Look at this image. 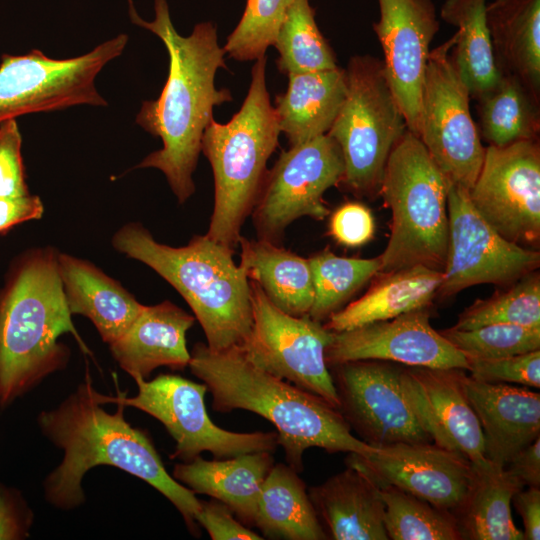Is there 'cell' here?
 I'll return each mask as SVG.
<instances>
[{
	"instance_id": "obj_42",
	"label": "cell",
	"mask_w": 540,
	"mask_h": 540,
	"mask_svg": "<svg viewBox=\"0 0 540 540\" xmlns=\"http://www.w3.org/2000/svg\"><path fill=\"white\" fill-rule=\"evenodd\" d=\"M195 520L212 540L263 539L262 535L241 523L226 504L214 498L200 500Z\"/></svg>"
},
{
	"instance_id": "obj_31",
	"label": "cell",
	"mask_w": 540,
	"mask_h": 540,
	"mask_svg": "<svg viewBox=\"0 0 540 540\" xmlns=\"http://www.w3.org/2000/svg\"><path fill=\"white\" fill-rule=\"evenodd\" d=\"M488 0H445L441 18L457 28L454 66L469 90L478 99L499 81V71L487 22Z\"/></svg>"
},
{
	"instance_id": "obj_12",
	"label": "cell",
	"mask_w": 540,
	"mask_h": 540,
	"mask_svg": "<svg viewBox=\"0 0 540 540\" xmlns=\"http://www.w3.org/2000/svg\"><path fill=\"white\" fill-rule=\"evenodd\" d=\"M343 174L340 147L328 134L282 151L251 213L258 238L279 244L296 219L323 220L330 212L323 195Z\"/></svg>"
},
{
	"instance_id": "obj_35",
	"label": "cell",
	"mask_w": 540,
	"mask_h": 540,
	"mask_svg": "<svg viewBox=\"0 0 540 540\" xmlns=\"http://www.w3.org/2000/svg\"><path fill=\"white\" fill-rule=\"evenodd\" d=\"M384 526L392 540H460L454 515L391 485H378Z\"/></svg>"
},
{
	"instance_id": "obj_18",
	"label": "cell",
	"mask_w": 540,
	"mask_h": 540,
	"mask_svg": "<svg viewBox=\"0 0 540 540\" xmlns=\"http://www.w3.org/2000/svg\"><path fill=\"white\" fill-rule=\"evenodd\" d=\"M380 18L373 30L381 44L387 79L418 137L421 97L430 44L439 30L433 0H378Z\"/></svg>"
},
{
	"instance_id": "obj_29",
	"label": "cell",
	"mask_w": 540,
	"mask_h": 540,
	"mask_svg": "<svg viewBox=\"0 0 540 540\" xmlns=\"http://www.w3.org/2000/svg\"><path fill=\"white\" fill-rule=\"evenodd\" d=\"M467 495L453 513L462 539L524 540L515 525L511 504L513 496L525 486L505 467L489 460L474 465Z\"/></svg>"
},
{
	"instance_id": "obj_11",
	"label": "cell",
	"mask_w": 540,
	"mask_h": 540,
	"mask_svg": "<svg viewBox=\"0 0 540 540\" xmlns=\"http://www.w3.org/2000/svg\"><path fill=\"white\" fill-rule=\"evenodd\" d=\"M252 327L240 347L265 372L313 393L334 408L338 396L325 359L332 331L306 316L290 315L275 306L262 288L249 280Z\"/></svg>"
},
{
	"instance_id": "obj_19",
	"label": "cell",
	"mask_w": 540,
	"mask_h": 540,
	"mask_svg": "<svg viewBox=\"0 0 540 540\" xmlns=\"http://www.w3.org/2000/svg\"><path fill=\"white\" fill-rule=\"evenodd\" d=\"M464 369L402 365L401 385L433 443L482 465L488 461L478 417L465 392Z\"/></svg>"
},
{
	"instance_id": "obj_6",
	"label": "cell",
	"mask_w": 540,
	"mask_h": 540,
	"mask_svg": "<svg viewBox=\"0 0 540 540\" xmlns=\"http://www.w3.org/2000/svg\"><path fill=\"white\" fill-rule=\"evenodd\" d=\"M280 129L266 86V57L255 60L251 83L239 111L227 123L214 118L201 152L214 177V207L206 235L231 249L258 200L267 162L279 144Z\"/></svg>"
},
{
	"instance_id": "obj_39",
	"label": "cell",
	"mask_w": 540,
	"mask_h": 540,
	"mask_svg": "<svg viewBox=\"0 0 540 540\" xmlns=\"http://www.w3.org/2000/svg\"><path fill=\"white\" fill-rule=\"evenodd\" d=\"M469 376L489 383L540 387V350L497 359H467Z\"/></svg>"
},
{
	"instance_id": "obj_9",
	"label": "cell",
	"mask_w": 540,
	"mask_h": 540,
	"mask_svg": "<svg viewBox=\"0 0 540 540\" xmlns=\"http://www.w3.org/2000/svg\"><path fill=\"white\" fill-rule=\"evenodd\" d=\"M138 393L133 397L119 393L116 397L98 393L100 404L131 406L160 421L175 440L170 459L190 462L202 452L214 459L268 451L278 447L277 432H233L217 426L205 406L206 385L179 375L159 374L154 379H134Z\"/></svg>"
},
{
	"instance_id": "obj_30",
	"label": "cell",
	"mask_w": 540,
	"mask_h": 540,
	"mask_svg": "<svg viewBox=\"0 0 540 540\" xmlns=\"http://www.w3.org/2000/svg\"><path fill=\"white\" fill-rule=\"evenodd\" d=\"M253 527L269 539H328L305 482L287 463H274L268 473L258 497Z\"/></svg>"
},
{
	"instance_id": "obj_40",
	"label": "cell",
	"mask_w": 540,
	"mask_h": 540,
	"mask_svg": "<svg viewBox=\"0 0 540 540\" xmlns=\"http://www.w3.org/2000/svg\"><path fill=\"white\" fill-rule=\"evenodd\" d=\"M22 137L15 118L0 122V197L29 194L21 155Z\"/></svg>"
},
{
	"instance_id": "obj_7",
	"label": "cell",
	"mask_w": 540,
	"mask_h": 540,
	"mask_svg": "<svg viewBox=\"0 0 540 540\" xmlns=\"http://www.w3.org/2000/svg\"><path fill=\"white\" fill-rule=\"evenodd\" d=\"M450 183L419 137L407 130L389 155L379 192L392 214L379 273L416 265L442 272Z\"/></svg>"
},
{
	"instance_id": "obj_5",
	"label": "cell",
	"mask_w": 540,
	"mask_h": 540,
	"mask_svg": "<svg viewBox=\"0 0 540 540\" xmlns=\"http://www.w3.org/2000/svg\"><path fill=\"white\" fill-rule=\"evenodd\" d=\"M113 246L158 273L185 299L216 351L242 345L252 327L250 284L234 250L205 235L186 246L157 242L139 223L116 232Z\"/></svg>"
},
{
	"instance_id": "obj_36",
	"label": "cell",
	"mask_w": 540,
	"mask_h": 540,
	"mask_svg": "<svg viewBox=\"0 0 540 540\" xmlns=\"http://www.w3.org/2000/svg\"><path fill=\"white\" fill-rule=\"evenodd\" d=\"M489 324L540 328V278L536 271L486 299L476 300L452 328L469 330Z\"/></svg>"
},
{
	"instance_id": "obj_10",
	"label": "cell",
	"mask_w": 540,
	"mask_h": 540,
	"mask_svg": "<svg viewBox=\"0 0 540 540\" xmlns=\"http://www.w3.org/2000/svg\"><path fill=\"white\" fill-rule=\"evenodd\" d=\"M453 35L431 50L421 97L418 137L451 183L469 190L481 169L485 147L470 112V93L452 57Z\"/></svg>"
},
{
	"instance_id": "obj_24",
	"label": "cell",
	"mask_w": 540,
	"mask_h": 540,
	"mask_svg": "<svg viewBox=\"0 0 540 540\" xmlns=\"http://www.w3.org/2000/svg\"><path fill=\"white\" fill-rule=\"evenodd\" d=\"M57 262L70 313L89 318L102 340L113 343L131 326L144 305L85 260L57 254Z\"/></svg>"
},
{
	"instance_id": "obj_22",
	"label": "cell",
	"mask_w": 540,
	"mask_h": 540,
	"mask_svg": "<svg viewBox=\"0 0 540 540\" xmlns=\"http://www.w3.org/2000/svg\"><path fill=\"white\" fill-rule=\"evenodd\" d=\"M308 495L328 539L388 540L380 488L360 469L347 466Z\"/></svg>"
},
{
	"instance_id": "obj_14",
	"label": "cell",
	"mask_w": 540,
	"mask_h": 540,
	"mask_svg": "<svg viewBox=\"0 0 540 540\" xmlns=\"http://www.w3.org/2000/svg\"><path fill=\"white\" fill-rule=\"evenodd\" d=\"M338 408L350 429L372 447L432 442L401 385L402 365L355 360L328 366Z\"/></svg>"
},
{
	"instance_id": "obj_8",
	"label": "cell",
	"mask_w": 540,
	"mask_h": 540,
	"mask_svg": "<svg viewBox=\"0 0 540 540\" xmlns=\"http://www.w3.org/2000/svg\"><path fill=\"white\" fill-rule=\"evenodd\" d=\"M347 93L328 135L340 147L341 183L358 197L379 195L387 160L408 130L387 79L383 61L371 55L350 58Z\"/></svg>"
},
{
	"instance_id": "obj_41",
	"label": "cell",
	"mask_w": 540,
	"mask_h": 540,
	"mask_svg": "<svg viewBox=\"0 0 540 540\" xmlns=\"http://www.w3.org/2000/svg\"><path fill=\"white\" fill-rule=\"evenodd\" d=\"M330 234L340 244L359 247L372 239L375 222L371 211L360 203L341 205L331 216Z\"/></svg>"
},
{
	"instance_id": "obj_34",
	"label": "cell",
	"mask_w": 540,
	"mask_h": 540,
	"mask_svg": "<svg viewBox=\"0 0 540 540\" xmlns=\"http://www.w3.org/2000/svg\"><path fill=\"white\" fill-rule=\"evenodd\" d=\"M309 259L314 300L308 316L318 322L337 312L380 271L379 256L371 259L340 257L324 250Z\"/></svg>"
},
{
	"instance_id": "obj_15",
	"label": "cell",
	"mask_w": 540,
	"mask_h": 540,
	"mask_svg": "<svg viewBox=\"0 0 540 540\" xmlns=\"http://www.w3.org/2000/svg\"><path fill=\"white\" fill-rule=\"evenodd\" d=\"M468 194L477 212L503 238L525 247L538 243L539 141L486 147L481 169Z\"/></svg>"
},
{
	"instance_id": "obj_44",
	"label": "cell",
	"mask_w": 540,
	"mask_h": 540,
	"mask_svg": "<svg viewBox=\"0 0 540 540\" xmlns=\"http://www.w3.org/2000/svg\"><path fill=\"white\" fill-rule=\"evenodd\" d=\"M43 211V203L35 195L0 197V234L20 223L41 218Z\"/></svg>"
},
{
	"instance_id": "obj_26",
	"label": "cell",
	"mask_w": 540,
	"mask_h": 540,
	"mask_svg": "<svg viewBox=\"0 0 540 540\" xmlns=\"http://www.w3.org/2000/svg\"><path fill=\"white\" fill-rule=\"evenodd\" d=\"M441 281V271L421 265L380 273L363 296L330 315L324 326L340 332L428 308Z\"/></svg>"
},
{
	"instance_id": "obj_38",
	"label": "cell",
	"mask_w": 540,
	"mask_h": 540,
	"mask_svg": "<svg viewBox=\"0 0 540 540\" xmlns=\"http://www.w3.org/2000/svg\"><path fill=\"white\" fill-rule=\"evenodd\" d=\"M294 0H246L245 9L223 49L237 61L257 60L273 46Z\"/></svg>"
},
{
	"instance_id": "obj_37",
	"label": "cell",
	"mask_w": 540,
	"mask_h": 540,
	"mask_svg": "<svg viewBox=\"0 0 540 540\" xmlns=\"http://www.w3.org/2000/svg\"><path fill=\"white\" fill-rule=\"evenodd\" d=\"M440 333L467 359H497L540 350V328L489 324L469 330L450 327Z\"/></svg>"
},
{
	"instance_id": "obj_23",
	"label": "cell",
	"mask_w": 540,
	"mask_h": 540,
	"mask_svg": "<svg viewBox=\"0 0 540 540\" xmlns=\"http://www.w3.org/2000/svg\"><path fill=\"white\" fill-rule=\"evenodd\" d=\"M274 463L268 451L214 460L200 455L190 462L176 464L172 476L195 494L223 502L241 523L251 528L262 485Z\"/></svg>"
},
{
	"instance_id": "obj_4",
	"label": "cell",
	"mask_w": 540,
	"mask_h": 540,
	"mask_svg": "<svg viewBox=\"0 0 540 540\" xmlns=\"http://www.w3.org/2000/svg\"><path fill=\"white\" fill-rule=\"evenodd\" d=\"M50 248L34 250L15 264L0 294V406L5 407L65 367L68 349L58 342L71 333L90 353L71 321Z\"/></svg>"
},
{
	"instance_id": "obj_17",
	"label": "cell",
	"mask_w": 540,
	"mask_h": 540,
	"mask_svg": "<svg viewBox=\"0 0 540 540\" xmlns=\"http://www.w3.org/2000/svg\"><path fill=\"white\" fill-rule=\"evenodd\" d=\"M429 318L428 308H422L350 330L332 331L326 363L383 360L405 366L467 370V358L431 326Z\"/></svg>"
},
{
	"instance_id": "obj_45",
	"label": "cell",
	"mask_w": 540,
	"mask_h": 540,
	"mask_svg": "<svg viewBox=\"0 0 540 540\" xmlns=\"http://www.w3.org/2000/svg\"><path fill=\"white\" fill-rule=\"evenodd\" d=\"M524 486L540 487V436L518 451L505 466Z\"/></svg>"
},
{
	"instance_id": "obj_13",
	"label": "cell",
	"mask_w": 540,
	"mask_h": 540,
	"mask_svg": "<svg viewBox=\"0 0 540 540\" xmlns=\"http://www.w3.org/2000/svg\"><path fill=\"white\" fill-rule=\"evenodd\" d=\"M448 249L437 296L478 284L507 287L536 271L540 253L503 238L477 212L468 190L450 183Z\"/></svg>"
},
{
	"instance_id": "obj_20",
	"label": "cell",
	"mask_w": 540,
	"mask_h": 540,
	"mask_svg": "<svg viewBox=\"0 0 540 540\" xmlns=\"http://www.w3.org/2000/svg\"><path fill=\"white\" fill-rule=\"evenodd\" d=\"M463 384L482 428L486 458L505 467L518 451L540 436V394L527 387L483 382L466 374Z\"/></svg>"
},
{
	"instance_id": "obj_47",
	"label": "cell",
	"mask_w": 540,
	"mask_h": 540,
	"mask_svg": "<svg viewBox=\"0 0 540 540\" xmlns=\"http://www.w3.org/2000/svg\"><path fill=\"white\" fill-rule=\"evenodd\" d=\"M505 0H493V2H496V3H499V2H503Z\"/></svg>"
},
{
	"instance_id": "obj_21",
	"label": "cell",
	"mask_w": 540,
	"mask_h": 540,
	"mask_svg": "<svg viewBox=\"0 0 540 540\" xmlns=\"http://www.w3.org/2000/svg\"><path fill=\"white\" fill-rule=\"evenodd\" d=\"M194 321L170 301L144 306L124 334L109 344L111 353L133 379H146L160 366L183 370L190 361L186 333Z\"/></svg>"
},
{
	"instance_id": "obj_2",
	"label": "cell",
	"mask_w": 540,
	"mask_h": 540,
	"mask_svg": "<svg viewBox=\"0 0 540 540\" xmlns=\"http://www.w3.org/2000/svg\"><path fill=\"white\" fill-rule=\"evenodd\" d=\"M98 400L89 373L75 392L57 408L43 411L38 424L43 434L64 452L61 463L46 477L44 494L53 506L69 510L84 503L82 479L97 465H111L145 481L166 497L195 536L200 500L166 471L150 437L125 420V406L108 413Z\"/></svg>"
},
{
	"instance_id": "obj_46",
	"label": "cell",
	"mask_w": 540,
	"mask_h": 540,
	"mask_svg": "<svg viewBox=\"0 0 540 540\" xmlns=\"http://www.w3.org/2000/svg\"><path fill=\"white\" fill-rule=\"evenodd\" d=\"M512 503L523 520V537L526 540L540 539V489H521L512 498Z\"/></svg>"
},
{
	"instance_id": "obj_16",
	"label": "cell",
	"mask_w": 540,
	"mask_h": 540,
	"mask_svg": "<svg viewBox=\"0 0 540 540\" xmlns=\"http://www.w3.org/2000/svg\"><path fill=\"white\" fill-rule=\"evenodd\" d=\"M345 462L377 485L400 488L452 514L464 501L474 474L470 460L433 442L375 447L367 454L349 453Z\"/></svg>"
},
{
	"instance_id": "obj_32",
	"label": "cell",
	"mask_w": 540,
	"mask_h": 540,
	"mask_svg": "<svg viewBox=\"0 0 540 540\" xmlns=\"http://www.w3.org/2000/svg\"><path fill=\"white\" fill-rule=\"evenodd\" d=\"M476 100L481 134L489 145L538 140L540 97L515 75L501 73L498 83Z\"/></svg>"
},
{
	"instance_id": "obj_3",
	"label": "cell",
	"mask_w": 540,
	"mask_h": 540,
	"mask_svg": "<svg viewBox=\"0 0 540 540\" xmlns=\"http://www.w3.org/2000/svg\"><path fill=\"white\" fill-rule=\"evenodd\" d=\"M188 367L211 393L215 411L242 409L272 423L286 463L298 473L303 471V455L309 448L358 454L375 448L352 433L336 408L260 369L239 345L216 351L198 342L192 348Z\"/></svg>"
},
{
	"instance_id": "obj_25",
	"label": "cell",
	"mask_w": 540,
	"mask_h": 540,
	"mask_svg": "<svg viewBox=\"0 0 540 540\" xmlns=\"http://www.w3.org/2000/svg\"><path fill=\"white\" fill-rule=\"evenodd\" d=\"M287 76L274 109L280 132L296 146L328 133L345 100L347 76L340 67Z\"/></svg>"
},
{
	"instance_id": "obj_33",
	"label": "cell",
	"mask_w": 540,
	"mask_h": 540,
	"mask_svg": "<svg viewBox=\"0 0 540 540\" xmlns=\"http://www.w3.org/2000/svg\"><path fill=\"white\" fill-rule=\"evenodd\" d=\"M273 46L279 53L277 68L285 75L338 67L334 51L316 24L309 0H294Z\"/></svg>"
},
{
	"instance_id": "obj_43",
	"label": "cell",
	"mask_w": 540,
	"mask_h": 540,
	"mask_svg": "<svg viewBox=\"0 0 540 540\" xmlns=\"http://www.w3.org/2000/svg\"><path fill=\"white\" fill-rule=\"evenodd\" d=\"M32 519V511L20 493L0 484V540L27 537Z\"/></svg>"
},
{
	"instance_id": "obj_1",
	"label": "cell",
	"mask_w": 540,
	"mask_h": 540,
	"mask_svg": "<svg viewBox=\"0 0 540 540\" xmlns=\"http://www.w3.org/2000/svg\"><path fill=\"white\" fill-rule=\"evenodd\" d=\"M128 6L131 22L160 38L169 55V73L160 96L144 101L136 116V123L159 137L163 146L137 167L163 172L182 204L195 192L192 176L213 109L233 100L230 90L215 85L216 72L226 68V53L212 22L198 23L189 36L180 35L171 21L167 0H154L155 18L150 22L138 15L132 0Z\"/></svg>"
},
{
	"instance_id": "obj_27",
	"label": "cell",
	"mask_w": 540,
	"mask_h": 540,
	"mask_svg": "<svg viewBox=\"0 0 540 540\" xmlns=\"http://www.w3.org/2000/svg\"><path fill=\"white\" fill-rule=\"evenodd\" d=\"M240 266L249 280L255 281L270 301L282 311L306 316L314 300V285L309 259L278 244L241 235Z\"/></svg>"
},
{
	"instance_id": "obj_28",
	"label": "cell",
	"mask_w": 540,
	"mask_h": 540,
	"mask_svg": "<svg viewBox=\"0 0 540 540\" xmlns=\"http://www.w3.org/2000/svg\"><path fill=\"white\" fill-rule=\"evenodd\" d=\"M487 22L499 71L540 97V0L489 2Z\"/></svg>"
}]
</instances>
